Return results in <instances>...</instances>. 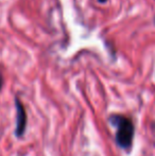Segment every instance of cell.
<instances>
[{"label":"cell","instance_id":"cell-2","mask_svg":"<svg viewBox=\"0 0 155 156\" xmlns=\"http://www.w3.org/2000/svg\"><path fill=\"white\" fill-rule=\"evenodd\" d=\"M15 105H16V129H15V135L17 137L23 136L27 127V113L23 107V103L19 101L18 98L15 99Z\"/></svg>","mask_w":155,"mask_h":156},{"label":"cell","instance_id":"cell-1","mask_svg":"<svg viewBox=\"0 0 155 156\" xmlns=\"http://www.w3.org/2000/svg\"><path fill=\"white\" fill-rule=\"evenodd\" d=\"M113 125L117 126L116 141L121 148H129L132 144L133 135H134V126L128 118L113 116L111 118Z\"/></svg>","mask_w":155,"mask_h":156},{"label":"cell","instance_id":"cell-4","mask_svg":"<svg viewBox=\"0 0 155 156\" xmlns=\"http://www.w3.org/2000/svg\"><path fill=\"white\" fill-rule=\"evenodd\" d=\"M99 1H100V2H105L106 0H99Z\"/></svg>","mask_w":155,"mask_h":156},{"label":"cell","instance_id":"cell-3","mask_svg":"<svg viewBox=\"0 0 155 156\" xmlns=\"http://www.w3.org/2000/svg\"><path fill=\"white\" fill-rule=\"evenodd\" d=\"M2 85H3V76H2V72L0 70V90L2 88Z\"/></svg>","mask_w":155,"mask_h":156}]
</instances>
